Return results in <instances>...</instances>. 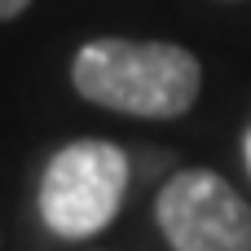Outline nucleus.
<instances>
[{
    "label": "nucleus",
    "mask_w": 251,
    "mask_h": 251,
    "mask_svg": "<svg viewBox=\"0 0 251 251\" xmlns=\"http://www.w3.org/2000/svg\"><path fill=\"white\" fill-rule=\"evenodd\" d=\"M75 88L124 115L172 119L199 97V62L159 40H93L75 57Z\"/></svg>",
    "instance_id": "nucleus-1"
},
{
    "label": "nucleus",
    "mask_w": 251,
    "mask_h": 251,
    "mask_svg": "<svg viewBox=\"0 0 251 251\" xmlns=\"http://www.w3.org/2000/svg\"><path fill=\"white\" fill-rule=\"evenodd\" d=\"M128 190V159L110 141H75L53 154L40 185V216L62 238L101 234Z\"/></svg>",
    "instance_id": "nucleus-2"
},
{
    "label": "nucleus",
    "mask_w": 251,
    "mask_h": 251,
    "mask_svg": "<svg viewBox=\"0 0 251 251\" xmlns=\"http://www.w3.org/2000/svg\"><path fill=\"white\" fill-rule=\"evenodd\" d=\"M172 251H251V207L216 172H176L159 194Z\"/></svg>",
    "instance_id": "nucleus-3"
},
{
    "label": "nucleus",
    "mask_w": 251,
    "mask_h": 251,
    "mask_svg": "<svg viewBox=\"0 0 251 251\" xmlns=\"http://www.w3.org/2000/svg\"><path fill=\"white\" fill-rule=\"evenodd\" d=\"M22 9H26V0H0V18H13Z\"/></svg>",
    "instance_id": "nucleus-4"
},
{
    "label": "nucleus",
    "mask_w": 251,
    "mask_h": 251,
    "mask_svg": "<svg viewBox=\"0 0 251 251\" xmlns=\"http://www.w3.org/2000/svg\"><path fill=\"white\" fill-rule=\"evenodd\" d=\"M247 168H251V132H247Z\"/></svg>",
    "instance_id": "nucleus-5"
}]
</instances>
